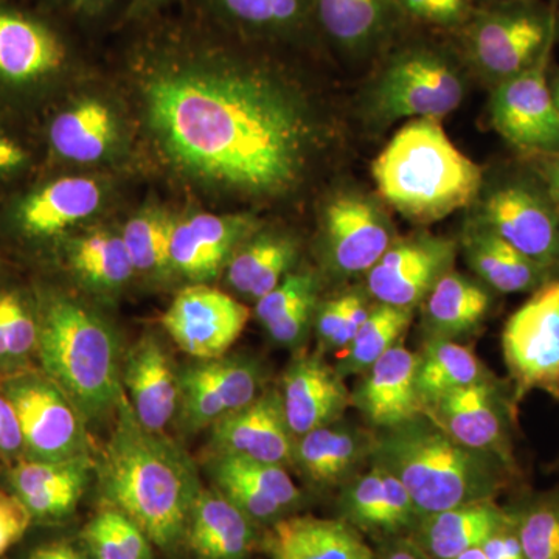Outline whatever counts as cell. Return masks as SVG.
<instances>
[{"instance_id": "8d00e7d4", "label": "cell", "mask_w": 559, "mask_h": 559, "mask_svg": "<svg viewBox=\"0 0 559 559\" xmlns=\"http://www.w3.org/2000/svg\"><path fill=\"white\" fill-rule=\"evenodd\" d=\"M489 371L466 345L428 337L418 355L417 389L426 412L441 396L487 378Z\"/></svg>"}, {"instance_id": "30bf717a", "label": "cell", "mask_w": 559, "mask_h": 559, "mask_svg": "<svg viewBox=\"0 0 559 559\" xmlns=\"http://www.w3.org/2000/svg\"><path fill=\"white\" fill-rule=\"evenodd\" d=\"M0 385L16 409L25 457L66 460L91 454L86 419L64 390L44 371L32 369L3 377Z\"/></svg>"}, {"instance_id": "ee69618b", "label": "cell", "mask_w": 559, "mask_h": 559, "mask_svg": "<svg viewBox=\"0 0 559 559\" xmlns=\"http://www.w3.org/2000/svg\"><path fill=\"white\" fill-rule=\"evenodd\" d=\"M406 22L455 35L477 9L476 0H396Z\"/></svg>"}, {"instance_id": "ab89813d", "label": "cell", "mask_w": 559, "mask_h": 559, "mask_svg": "<svg viewBox=\"0 0 559 559\" xmlns=\"http://www.w3.org/2000/svg\"><path fill=\"white\" fill-rule=\"evenodd\" d=\"M66 257L73 274L98 289L120 288L135 272L123 238L110 231L70 241Z\"/></svg>"}, {"instance_id": "6da1fadb", "label": "cell", "mask_w": 559, "mask_h": 559, "mask_svg": "<svg viewBox=\"0 0 559 559\" xmlns=\"http://www.w3.org/2000/svg\"><path fill=\"white\" fill-rule=\"evenodd\" d=\"M176 33L150 47L145 81L150 128L168 159L250 197L296 189L320 143L311 109L270 69Z\"/></svg>"}, {"instance_id": "f1b7e54d", "label": "cell", "mask_w": 559, "mask_h": 559, "mask_svg": "<svg viewBox=\"0 0 559 559\" xmlns=\"http://www.w3.org/2000/svg\"><path fill=\"white\" fill-rule=\"evenodd\" d=\"M264 549L272 559H377L358 530L341 518L290 514L271 525Z\"/></svg>"}, {"instance_id": "e575fe53", "label": "cell", "mask_w": 559, "mask_h": 559, "mask_svg": "<svg viewBox=\"0 0 559 559\" xmlns=\"http://www.w3.org/2000/svg\"><path fill=\"white\" fill-rule=\"evenodd\" d=\"M221 24L259 38H300L318 31L314 0H201Z\"/></svg>"}, {"instance_id": "6f0895ef", "label": "cell", "mask_w": 559, "mask_h": 559, "mask_svg": "<svg viewBox=\"0 0 559 559\" xmlns=\"http://www.w3.org/2000/svg\"><path fill=\"white\" fill-rule=\"evenodd\" d=\"M452 559H487V557H485L484 550H481V547L479 546L463 551V554H460L459 557Z\"/></svg>"}, {"instance_id": "83f0119b", "label": "cell", "mask_w": 559, "mask_h": 559, "mask_svg": "<svg viewBox=\"0 0 559 559\" xmlns=\"http://www.w3.org/2000/svg\"><path fill=\"white\" fill-rule=\"evenodd\" d=\"M259 525L218 489L202 488L187 525L183 546L193 559H248Z\"/></svg>"}, {"instance_id": "60d3db41", "label": "cell", "mask_w": 559, "mask_h": 559, "mask_svg": "<svg viewBox=\"0 0 559 559\" xmlns=\"http://www.w3.org/2000/svg\"><path fill=\"white\" fill-rule=\"evenodd\" d=\"M90 559H154V544L135 522L114 507H102L81 530Z\"/></svg>"}, {"instance_id": "4dcf8cb0", "label": "cell", "mask_w": 559, "mask_h": 559, "mask_svg": "<svg viewBox=\"0 0 559 559\" xmlns=\"http://www.w3.org/2000/svg\"><path fill=\"white\" fill-rule=\"evenodd\" d=\"M374 439L352 426L334 425L311 430L294 440V463L320 488L345 484L364 460L371 457Z\"/></svg>"}, {"instance_id": "7c38bea8", "label": "cell", "mask_w": 559, "mask_h": 559, "mask_svg": "<svg viewBox=\"0 0 559 559\" xmlns=\"http://www.w3.org/2000/svg\"><path fill=\"white\" fill-rule=\"evenodd\" d=\"M516 414L511 388L488 374L484 380L441 396L426 412V417L463 447L491 455L518 474L511 439Z\"/></svg>"}, {"instance_id": "e0dca14e", "label": "cell", "mask_w": 559, "mask_h": 559, "mask_svg": "<svg viewBox=\"0 0 559 559\" xmlns=\"http://www.w3.org/2000/svg\"><path fill=\"white\" fill-rule=\"evenodd\" d=\"M95 180L62 176L35 183L16 194L3 210V226L22 241L46 242L61 237L102 204Z\"/></svg>"}, {"instance_id": "bcb514c9", "label": "cell", "mask_w": 559, "mask_h": 559, "mask_svg": "<svg viewBox=\"0 0 559 559\" xmlns=\"http://www.w3.org/2000/svg\"><path fill=\"white\" fill-rule=\"evenodd\" d=\"M32 522L24 503L13 492L0 489V557L24 538Z\"/></svg>"}, {"instance_id": "5bb4252c", "label": "cell", "mask_w": 559, "mask_h": 559, "mask_svg": "<svg viewBox=\"0 0 559 559\" xmlns=\"http://www.w3.org/2000/svg\"><path fill=\"white\" fill-rule=\"evenodd\" d=\"M551 55L502 81L492 94L491 123L514 148L528 154L559 153V114L550 87Z\"/></svg>"}, {"instance_id": "603a6c76", "label": "cell", "mask_w": 559, "mask_h": 559, "mask_svg": "<svg viewBox=\"0 0 559 559\" xmlns=\"http://www.w3.org/2000/svg\"><path fill=\"white\" fill-rule=\"evenodd\" d=\"M94 469L91 454L66 460L22 459L11 463L9 484L33 521L61 522L79 509Z\"/></svg>"}, {"instance_id": "d6986e66", "label": "cell", "mask_w": 559, "mask_h": 559, "mask_svg": "<svg viewBox=\"0 0 559 559\" xmlns=\"http://www.w3.org/2000/svg\"><path fill=\"white\" fill-rule=\"evenodd\" d=\"M209 474L215 488L257 525H274L299 509L301 492L285 466L229 454H212Z\"/></svg>"}, {"instance_id": "44dd1931", "label": "cell", "mask_w": 559, "mask_h": 559, "mask_svg": "<svg viewBox=\"0 0 559 559\" xmlns=\"http://www.w3.org/2000/svg\"><path fill=\"white\" fill-rule=\"evenodd\" d=\"M212 454H229L285 466L294 463V436L278 389L263 390L252 403L212 426Z\"/></svg>"}, {"instance_id": "816d5d0a", "label": "cell", "mask_w": 559, "mask_h": 559, "mask_svg": "<svg viewBox=\"0 0 559 559\" xmlns=\"http://www.w3.org/2000/svg\"><path fill=\"white\" fill-rule=\"evenodd\" d=\"M530 157L536 160V171H538L539 180L546 187L547 193L550 194L551 201L559 210V153L539 154V156Z\"/></svg>"}, {"instance_id": "1f68e13d", "label": "cell", "mask_w": 559, "mask_h": 559, "mask_svg": "<svg viewBox=\"0 0 559 559\" xmlns=\"http://www.w3.org/2000/svg\"><path fill=\"white\" fill-rule=\"evenodd\" d=\"M462 245L471 270L496 293L532 294L550 280L559 278L477 221L463 235Z\"/></svg>"}, {"instance_id": "8992f818", "label": "cell", "mask_w": 559, "mask_h": 559, "mask_svg": "<svg viewBox=\"0 0 559 559\" xmlns=\"http://www.w3.org/2000/svg\"><path fill=\"white\" fill-rule=\"evenodd\" d=\"M388 49L367 97L374 121L441 120L462 105L466 81L459 50L426 38H396Z\"/></svg>"}, {"instance_id": "ac0fdd59", "label": "cell", "mask_w": 559, "mask_h": 559, "mask_svg": "<svg viewBox=\"0 0 559 559\" xmlns=\"http://www.w3.org/2000/svg\"><path fill=\"white\" fill-rule=\"evenodd\" d=\"M323 226L331 270L344 277L367 274L395 241L388 215L359 193L334 198Z\"/></svg>"}, {"instance_id": "8fae6325", "label": "cell", "mask_w": 559, "mask_h": 559, "mask_svg": "<svg viewBox=\"0 0 559 559\" xmlns=\"http://www.w3.org/2000/svg\"><path fill=\"white\" fill-rule=\"evenodd\" d=\"M477 223L559 277V210L543 182L511 178L498 183L481 202Z\"/></svg>"}, {"instance_id": "7a4b0ae2", "label": "cell", "mask_w": 559, "mask_h": 559, "mask_svg": "<svg viewBox=\"0 0 559 559\" xmlns=\"http://www.w3.org/2000/svg\"><path fill=\"white\" fill-rule=\"evenodd\" d=\"M98 465L105 503L127 514L157 549L183 546L191 509L202 489L187 452L164 432H151L121 396Z\"/></svg>"}, {"instance_id": "5b68a950", "label": "cell", "mask_w": 559, "mask_h": 559, "mask_svg": "<svg viewBox=\"0 0 559 559\" xmlns=\"http://www.w3.org/2000/svg\"><path fill=\"white\" fill-rule=\"evenodd\" d=\"M378 191L404 218L437 223L476 200L481 170L451 142L440 120L404 124L373 164Z\"/></svg>"}, {"instance_id": "f5cc1de1", "label": "cell", "mask_w": 559, "mask_h": 559, "mask_svg": "<svg viewBox=\"0 0 559 559\" xmlns=\"http://www.w3.org/2000/svg\"><path fill=\"white\" fill-rule=\"evenodd\" d=\"M27 559H90L86 550L70 540L57 539L39 544L28 554Z\"/></svg>"}, {"instance_id": "f907efd6", "label": "cell", "mask_w": 559, "mask_h": 559, "mask_svg": "<svg viewBox=\"0 0 559 559\" xmlns=\"http://www.w3.org/2000/svg\"><path fill=\"white\" fill-rule=\"evenodd\" d=\"M40 9L61 16L76 17V20H98L108 14L116 5L117 0H35Z\"/></svg>"}, {"instance_id": "4fadbf2b", "label": "cell", "mask_w": 559, "mask_h": 559, "mask_svg": "<svg viewBox=\"0 0 559 559\" xmlns=\"http://www.w3.org/2000/svg\"><path fill=\"white\" fill-rule=\"evenodd\" d=\"M263 370L249 356L197 360L179 370L178 423L183 433L212 428L260 395Z\"/></svg>"}, {"instance_id": "52a82bcc", "label": "cell", "mask_w": 559, "mask_h": 559, "mask_svg": "<svg viewBox=\"0 0 559 559\" xmlns=\"http://www.w3.org/2000/svg\"><path fill=\"white\" fill-rule=\"evenodd\" d=\"M460 57L499 84L532 68L559 39L557 3L513 0L477 7L455 33Z\"/></svg>"}, {"instance_id": "7dc6e473", "label": "cell", "mask_w": 559, "mask_h": 559, "mask_svg": "<svg viewBox=\"0 0 559 559\" xmlns=\"http://www.w3.org/2000/svg\"><path fill=\"white\" fill-rule=\"evenodd\" d=\"M348 293L319 305L316 311L314 325L320 348L341 349L342 331L347 318Z\"/></svg>"}, {"instance_id": "ba28073f", "label": "cell", "mask_w": 559, "mask_h": 559, "mask_svg": "<svg viewBox=\"0 0 559 559\" xmlns=\"http://www.w3.org/2000/svg\"><path fill=\"white\" fill-rule=\"evenodd\" d=\"M72 47L57 14L0 0V97H27L68 69Z\"/></svg>"}, {"instance_id": "9f6ffc18", "label": "cell", "mask_w": 559, "mask_h": 559, "mask_svg": "<svg viewBox=\"0 0 559 559\" xmlns=\"http://www.w3.org/2000/svg\"><path fill=\"white\" fill-rule=\"evenodd\" d=\"M550 87L551 94H554L555 106H557V110L559 114V70L550 72Z\"/></svg>"}, {"instance_id": "7402d4cb", "label": "cell", "mask_w": 559, "mask_h": 559, "mask_svg": "<svg viewBox=\"0 0 559 559\" xmlns=\"http://www.w3.org/2000/svg\"><path fill=\"white\" fill-rule=\"evenodd\" d=\"M294 439L341 421L353 406L344 377L319 355H299L283 374L278 389Z\"/></svg>"}, {"instance_id": "91938a15", "label": "cell", "mask_w": 559, "mask_h": 559, "mask_svg": "<svg viewBox=\"0 0 559 559\" xmlns=\"http://www.w3.org/2000/svg\"><path fill=\"white\" fill-rule=\"evenodd\" d=\"M557 465L559 466V460H558V462H557Z\"/></svg>"}, {"instance_id": "11a10c76", "label": "cell", "mask_w": 559, "mask_h": 559, "mask_svg": "<svg viewBox=\"0 0 559 559\" xmlns=\"http://www.w3.org/2000/svg\"><path fill=\"white\" fill-rule=\"evenodd\" d=\"M170 2L173 0H131L127 14H124V21L130 24L148 21Z\"/></svg>"}, {"instance_id": "ffe728a7", "label": "cell", "mask_w": 559, "mask_h": 559, "mask_svg": "<svg viewBox=\"0 0 559 559\" xmlns=\"http://www.w3.org/2000/svg\"><path fill=\"white\" fill-rule=\"evenodd\" d=\"M340 509L342 521L380 543L409 538L421 521L404 485L374 462L367 473L345 481Z\"/></svg>"}, {"instance_id": "b9f144b4", "label": "cell", "mask_w": 559, "mask_h": 559, "mask_svg": "<svg viewBox=\"0 0 559 559\" xmlns=\"http://www.w3.org/2000/svg\"><path fill=\"white\" fill-rule=\"evenodd\" d=\"M524 559H559V487L511 507Z\"/></svg>"}, {"instance_id": "836d02e7", "label": "cell", "mask_w": 559, "mask_h": 559, "mask_svg": "<svg viewBox=\"0 0 559 559\" xmlns=\"http://www.w3.org/2000/svg\"><path fill=\"white\" fill-rule=\"evenodd\" d=\"M423 325L429 337L455 341L484 322L492 307V294L480 283L450 271L423 301Z\"/></svg>"}, {"instance_id": "f6af8a7d", "label": "cell", "mask_w": 559, "mask_h": 559, "mask_svg": "<svg viewBox=\"0 0 559 559\" xmlns=\"http://www.w3.org/2000/svg\"><path fill=\"white\" fill-rule=\"evenodd\" d=\"M35 164V153L24 139L0 123V187L24 178Z\"/></svg>"}, {"instance_id": "9a60e30c", "label": "cell", "mask_w": 559, "mask_h": 559, "mask_svg": "<svg viewBox=\"0 0 559 559\" xmlns=\"http://www.w3.org/2000/svg\"><path fill=\"white\" fill-rule=\"evenodd\" d=\"M249 318V308L240 300L207 285H194L180 290L162 325L183 353L204 360L227 355Z\"/></svg>"}, {"instance_id": "f546056e", "label": "cell", "mask_w": 559, "mask_h": 559, "mask_svg": "<svg viewBox=\"0 0 559 559\" xmlns=\"http://www.w3.org/2000/svg\"><path fill=\"white\" fill-rule=\"evenodd\" d=\"M510 516L496 499L479 500L421 518L409 538L429 559H452L481 546Z\"/></svg>"}, {"instance_id": "4316f807", "label": "cell", "mask_w": 559, "mask_h": 559, "mask_svg": "<svg viewBox=\"0 0 559 559\" xmlns=\"http://www.w3.org/2000/svg\"><path fill=\"white\" fill-rule=\"evenodd\" d=\"M248 216L194 215L173 226L171 270L194 282L215 278L252 231Z\"/></svg>"}, {"instance_id": "681fc988", "label": "cell", "mask_w": 559, "mask_h": 559, "mask_svg": "<svg viewBox=\"0 0 559 559\" xmlns=\"http://www.w3.org/2000/svg\"><path fill=\"white\" fill-rule=\"evenodd\" d=\"M510 513V520L481 544V550L487 559H524L516 520L511 509Z\"/></svg>"}, {"instance_id": "484cf974", "label": "cell", "mask_w": 559, "mask_h": 559, "mask_svg": "<svg viewBox=\"0 0 559 559\" xmlns=\"http://www.w3.org/2000/svg\"><path fill=\"white\" fill-rule=\"evenodd\" d=\"M314 20L333 46L359 58L388 49L407 24L396 0H314Z\"/></svg>"}, {"instance_id": "c3c4849f", "label": "cell", "mask_w": 559, "mask_h": 559, "mask_svg": "<svg viewBox=\"0 0 559 559\" xmlns=\"http://www.w3.org/2000/svg\"><path fill=\"white\" fill-rule=\"evenodd\" d=\"M25 457L24 436L16 409L0 385V460L14 463Z\"/></svg>"}, {"instance_id": "680465c9", "label": "cell", "mask_w": 559, "mask_h": 559, "mask_svg": "<svg viewBox=\"0 0 559 559\" xmlns=\"http://www.w3.org/2000/svg\"><path fill=\"white\" fill-rule=\"evenodd\" d=\"M513 2V0H476L477 7L495 5V3Z\"/></svg>"}, {"instance_id": "3957f363", "label": "cell", "mask_w": 559, "mask_h": 559, "mask_svg": "<svg viewBox=\"0 0 559 559\" xmlns=\"http://www.w3.org/2000/svg\"><path fill=\"white\" fill-rule=\"evenodd\" d=\"M371 460L407 489L419 518L498 498L516 473L491 455L469 450L428 417L384 430Z\"/></svg>"}, {"instance_id": "db71d44e", "label": "cell", "mask_w": 559, "mask_h": 559, "mask_svg": "<svg viewBox=\"0 0 559 559\" xmlns=\"http://www.w3.org/2000/svg\"><path fill=\"white\" fill-rule=\"evenodd\" d=\"M377 559H429L411 538L382 540Z\"/></svg>"}, {"instance_id": "d590c367", "label": "cell", "mask_w": 559, "mask_h": 559, "mask_svg": "<svg viewBox=\"0 0 559 559\" xmlns=\"http://www.w3.org/2000/svg\"><path fill=\"white\" fill-rule=\"evenodd\" d=\"M297 245L286 235L264 234L240 246L227 264V282L242 297L259 301L293 270Z\"/></svg>"}, {"instance_id": "d4e9b609", "label": "cell", "mask_w": 559, "mask_h": 559, "mask_svg": "<svg viewBox=\"0 0 559 559\" xmlns=\"http://www.w3.org/2000/svg\"><path fill=\"white\" fill-rule=\"evenodd\" d=\"M121 385L135 418L151 432H164L179 411V370L153 334L132 345L121 366Z\"/></svg>"}, {"instance_id": "f35d334b", "label": "cell", "mask_w": 559, "mask_h": 559, "mask_svg": "<svg viewBox=\"0 0 559 559\" xmlns=\"http://www.w3.org/2000/svg\"><path fill=\"white\" fill-rule=\"evenodd\" d=\"M412 322L414 310L374 304L353 341L337 353L336 370L344 378L366 373L382 355L400 344Z\"/></svg>"}, {"instance_id": "74e56055", "label": "cell", "mask_w": 559, "mask_h": 559, "mask_svg": "<svg viewBox=\"0 0 559 559\" xmlns=\"http://www.w3.org/2000/svg\"><path fill=\"white\" fill-rule=\"evenodd\" d=\"M39 323L35 293L0 286V374L31 369L38 355Z\"/></svg>"}, {"instance_id": "7bdbcfd3", "label": "cell", "mask_w": 559, "mask_h": 559, "mask_svg": "<svg viewBox=\"0 0 559 559\" xmlns=\"http://www.w3.org/2000/svg\"><path fill=\"white\" fill-rule=\"evenodd\" d=\"M173 226L175 223L160 212H143L128 221L121 238L135 271L143 274H164L171 270Z\"/></svg>"}, {"instance_id": "277c9868", "label": "cell", "mask_w": 559, "mask_h": 559, "mask_svg": "<svg viewBox=\"0 0 559 559\" xmlns=\"http://www.w3.org/2000/svg\"><path fill=\"white\" fill-rule=\"evenodd\" d=\"M38 355L44 373L57 382L86 421L116 414L123 396L116 331L97 312L53 288L35 290Z\"/></svg>"}, {"instance_id": "cb8c5ba5", "label": "cell", "mask_w": 559, "mask_h": 559, "mask_svg": "<svg viewBox=\"0 0 559 559\" xmlns=\"http://www.w3.org/2000/svg\"><path fill=\"white\" fill-rule=\"evenodd\" d=\"M417 366L418 355L399 344L362 373L352 401L369 425L390 430L426 417L417 389Z\"/></svg>"}, {"instance_id": "2e32d148", "label": "cell", "mask_w": 559, "mask_h": 559, "mask_svg": "<svg viewBox=\"0 0 559 559\" xmlns=\"http://www.w3.org/2000/svg\"><path fill=\"white\" fill-rule=\"evenodd\" d=\"M455 260V242L430 234L400 238L367 272V290L377 304L415 310Z\"/></svg>"}, {"instance_id": "d6a6232c", "label": "cell", "mask_w": 559, "mask_h": 559, "mask_svg": "<svg viewBox=\"0 0 559 559\" xmlns=\"http://www.w3.org/2000/svg\"><path fill=\"white\" fill-rule=\"evenodd\" d=\"M117 139L112 110L100 102H80L58 110L44 127L47 148L73 164L102 160Z\"/></svg>"}, {"instance_id": "9c48e42d", "label": "cell", "mask_w": 559, "mask_h": 559, "mask_svg": "<svg viewBox=\"0 0 559 559\" xmlns=\"http://www.w3.org/2000/svg\"><path fill=\"white\" fill-rule=\"evenodd\" d=\"M500 344L516 409L532 392L559 403V278L530 294L507 319Z\"/></svg>"}]
</instances>
